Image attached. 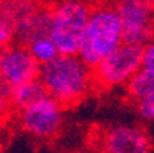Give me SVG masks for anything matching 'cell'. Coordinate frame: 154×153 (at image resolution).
Returning a JSON list of instances; mask_svg holds the SVG:
<instances>
[{
	"label": "cell",
	"mask_w": 154,
	"mask_h": 153,
	"mask_svg": "<svg viewBox=\"0 0 154 153\" xmlns=\"http://www.w3.org/2000/svg\"><path fill=\"white\" fill-rule=\"evenodd\" d=\"M28 49L32 54V57L40 63V64H45L49 63L51 60H54L58 55V51L54 45V41L49 38V35L46 37H40L32 40L31 43H28Z\"/></svg>",
	"instance_id": "4fadbf2b"
},
{
	"label": "cell",
	"mask_w": 154,
	"mask_h": 153,
	"mask_svg": "<svg viewBox=\"0 0 154 153\" xmlns=\"http://www.w3.org/2000/svg\"><path fill=\"white\" fill-rule=\"evenodd\" d=\"M14 40V23L6 15V12L0 8V49L8 46Z\"/></svg>",
	"instance_id": "5bb4252c"
},
{
	"label": "cell",
	"mask_w": 154,
	"mask_h": 153,
	"mask_svg": "<svg viewBox=\"0 0 154 153\" xmlns=\"http://www.w3.org/2000/svg\"><path fill=\"white\" fill-rule=\"evenodd\" d=\"M12 87L8 86L5 81L0 80V123L5 121V118L9 115V112L12 110V106H11V95Z\"/></svg>",
	"instance_id": "9a60e30c"
},
{
	"label": "cell",
	"mask_w": 154,
	"mask_h": 153,
	"mask_svg": "<svg viewBox=\"0 0 154 153\" xmlns=\"http://www.w3.org/2000/svg\"><path fill=\"white\" fill-rule=\"evenodd\" d=\"M40 6L37 0H0V8L12 20V23L29 15Z\"/></svg>",
	"instance_id": "7c38bea8"
},
{
	"label": "cell",
	"mask_w": 154,
	"mask_h": 153,
	"mask_svg": "<svg viewBox=\"0 0 154 153\" xmlns=\"http://www.w3.org/2000/svg\"><path fill=\"white\" fill-rule=\"evenodd\" d=\"M45 97H48V91L45 84L41 83V80L32 78L28 80L25 83H20L15 87H12L9 100H11V106H12V110H23V109L32 106L34 103L43 100Z\"/></svg>",
	"instance_id": "30bf717a"
},
{
	"label": "cell",
	"mask_w": 154,
	"mask_h": 153,
	"mask_svg": "<svg viewBox=\"0 0 154 153\" xmlns=\"http://www.w3.org/2000/svg\"><path fill=\"white\" fill-rule=\"evenodd\" d=\"M137 112L143 120H154V94H149L139 101H136Z\"/></svg>",
	"instance_id": "2e32d148"
},
{
	"label": "cell",
	"mask_w": 154,
	"mask_h": 153,
	"mask_svg": "<svg viewBox=\"0 0 154 153\" xmlns=\"http://www.w3.org/2000/svg\"><path fill=\"white\" fill-rule=\"evenodd\" d=\"M51 18L52 9L40 5L29 15L14 23V40H17V43H21V45H28L35 38L49 35Z\"/></svg>",
	"instance_id": "9c48e42d"
},
{
	"label": "cell",
	"mask_w": 154,
	"mask_h": 153,
	"mask_svg": "<svg viewBox=\"0 0 154 153\" xmlns=\"http://www.w3.org/2000/svg\"><path fill=\"white\" fill-rule=\"evenodd\" d=\"M101 148L110 153H145L151 150L148 135L136 126H115L105 129L99 138Z\"/></svg>",
	"instance_id": "ba28073f"
},
{
	"label": "cell",
	"mask_w": 154,
	"mask_h": 153,
	"mask_svg": "<svg viewBox=\"0 0 154 153\" xmlns=\"http://www.w3.org/2000/svg\"><path fill=\"white\" fill-rule=\"evenodd\" d=\"M122 43V26L115 6H98L90 11L76 55L92 69Z\"/></svg>",
	"instance_id": "7a4b0ae2"
},
{
	"label": "cell",
	"mask_w": 154,
	"mask_h": 153,
	"mask_svg": "<svg viewBox=\"0 0 154 153\" xmlns=\"http://www.w3.org/2000/svg\"><path fill=\"white\" fill-rule=\"evenodd\" d=\"M142 55L143 46L122 41L113 52L104 57L93 68L95 87L115 89L125 86V83L142 66Z\"/></svg>",
	"instance_id": "277c9868"
},
{
	"label": "cell",
	"mask_w": 154,
	"mask_h": 153,
	"mask_svg": "<svg viewBox=\"0 0 154 153\" xmlns=\"http://www.w3.org/2000/svg\"><path fill=\"white\" fill-rule=\"evenodd\" d=\"M122 41L145 46L154 37V9L145 0H116Z\"/></svg>",
	"instance_id": "8992f818"
},
{
	"label": "cell",
	"mask_w": 154,
	"mask_h": 153,
	"mask_svg": "<svg viewBox=\"0 0 154 153\" xmlns=\"http://www.w3.org/2000/svg\"><path fill=\"white\" fill-rule=\"evenodd\" d=\"M125 89L128 98L134 103L149 94H154V68L140 66L136 74L125 83Z\"/></svg>",
	"instance_id": "8fae6325"
},
{
	"label": "cell",
	"mask_w": 154,
	"mask_h": 153,
	"mask_svg": "<svg viewBox=\"0 0 154 153\" xmlns=\"http://www.w3.org/2000/svg\"><path fill=\"white\" fill-rule=\"evenodd\" d=\"M64 107L52 97H45L18 112V121L25 132L37 139H54L63 126Z\"/></svg>",
	"instance_id": "5b68a950"
},
{
	"label": "cell",
	"mask_w": 154,
	"mask_h": 153,
	"mask_svg": "<svg viewBox=\"0 0 154 153\" xmlns=\"http://www.w3.org/2000/svg\"><path fill=\"white\" fill-rule=\"evenodd\" d=\"M145 2H146V3H148V5L152 8V9H154V0H145Z\"/></svg>",
	"instance_id": "ac0fdd59"
},
{
	"label": "cell",
	"mask_w": 154,
	"mask_h": 153,
	"mask_svg": "<svg viewBox=\"0 0 154 153\" xmlns=\"http://www.w3.org/2000/svg\"><path fill=\"white\" fill-rule=\"evenodd\" d=\"M40 63L32 57L26 45H12L0 49V80L8 86L15 87L20 83L37 78Z\"/></svg>",
	"instance_id": "52a82bcc"
},
{
	"label": "cell",
	"mask_w": 154,
	"mask_h": 153,
	"mask_svg": "<svg viewBox=\"0 0 154 153\" xmlns=\"http://www.w3.org/2000/svg\"><path fill=\"white\" fill-rule=\"evenodd\" d=\"M142 66L143 68H154V37L143 46Z\"/></svg>",
	"instance_id": "e0dca14e"
},
{
	"label": "cell",
	"mask_w": 154,
	"mask_h": 153,
	"mask_svg": "<svg viewBox=\"0 0 154 153\" xmlns=\"http://www.w3.org/2000/svg\"><path fill=\"white\" fill-rule=\"evenodd\" d=\"M90 11L84 0H63L52 8L49 38L58 54H76Z\"/></svg>",
	"instance_id": "3957f363"
},
{
	"label": "cell",
	"mask_w": 154,
	"mask_h": 153,
	"mask_svg": "<svg viewBox=\"0 0 154 153\" xmlns=\"http://www.w3.org/2000/svg\"><path fill=\"white\" fill-rule=\"evenodd\" d=\"M38 78L48 95L64 109L79 104L95 89L93 69L76 54H58L49 63L40 64Z\"/></svg>",
	"instance_id": "6da1fadb"
}]
</instances>
